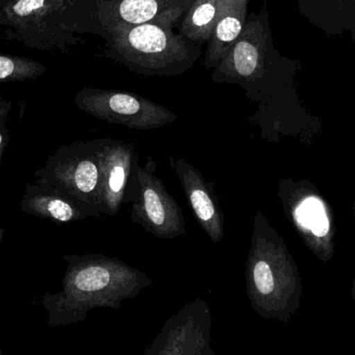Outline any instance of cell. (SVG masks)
I'll list each match as a JSON object with an SVG mask.
<instances>
[{"mask_svg": "<svg viewBox=\"0 0 355 355\" xmlns=\"http://www.w3.org/2000/svg\"><path fill=\"white\" fill-rule=\"evenodd\" d=\"M44 64L22 56L0 53V80L15 81L35 78L45 72Z\"/></svg>", "mask_w": 355, "mask_h": 355, "instance_id": "14", "label": "cell"}, {"mask_svg": "<svg viewBox=\"0 0 355 355\" xmlns=\"http://www.w3.org/2000/svg\"><path fill=\"white\" fill-rule=\"evenodd\" d=\"M170 166L176 173L200 227L213 243H220L225 236L223 214L213 186L184 158L170 157Z\"/></svg>", "mask_w": 355, "mask_h": 355, "instance_id": "9", "label": "cell"}, {"mask_svg": "<svg viewBox=\"0 0 355 355\" xmlns=\"http://www.w3.org/2000/svg\"><path fill=\"white\" fill-rule=\"evenodd\" d=\"M295 218L302 227L311 230L318 237H323L329 233V219L324 207L318 198L304 200L296 208Z\"/></svg>", "mask_w": 355, "mask_h": 355, "instance_id": "15", "label": "cell"}, {"mask_svg": "<svg viewBox=\"0 0 355 355\" xmlns=\"http://www.w3.org/2000/svg\"><path fill=\"white\" fill-rule=\"evenodd\" d=\"M212 329L210 306L196 298L164 323L141 355H215Z\"/></svg>", "mask_w": 355, "mask_h": 355, "instance_id": "7", "label": "cell"}, {"mask_svg": "<svg viewBox=\"0 0 355 355\" xmlns=\"http://www.w3.org/2000/svg\"><path fill=\"white\" fill-rule=\"evenodd\" d=\"M194 0H121L110 16L101 17L104 24H158L174 26L191 8Z\"/></svg>", "mask_w": 355, "mask_h": 355, "instance_id": "11", "label": "cell"}, {"mask_svg": "<svg viewBox=\"0 0 355 355\" xmlns=\"http://www.w3.org/2000/svg\"><path fill=\"white\" fill-rule=\"evenodd\" d=\"M157 164L147 157L145 166L137 162L125 202H132L131 220L158 239L170 240L186 234L181 207L156 176Z\"/></svg>", "mask_w": 355, "mask_h": 355, "instance_id": "4", "label": "cell"}, {"mask_svg": "<svg viewBox=\"0 0 355 355\" xmlns=\"http://www.w3.org/2000/svg\"><path fill=\"white\" fill-rule=\"evenodd\" d=\"M68 260L64 289L45 302L50 325L81 322L94 309L118 310L153 284L147 273L114 257L96 254Z\"/></svg>", "mask_w": 355, "mask_h": 355, "instance_id": "1", "label": "cell"}, {"mask_svg": "<svg viewBox=\"0 0 355 355\" xmlns=\"http://www.w3.org/2000/svg\"><path fill=\"white\" fill-rule=\"evenodd\" d=\"M52 184L89 212L104 214L100 139L64 147L52 162Z\"/></svg>", "mask_w": 355, "mask_h": 355, "instance_id": "5", "label": "cell"}, {"mask_svg": "<svg viewBox=\"0 0 355 355\" xmlns=\"http://www.w3.org/2000/svg\"><path fill=\"white\" fill-rule=\"evenodd\" d=\"M102 196L104 214L116 216L125 202L139 154L135 144L112 139H100Z\"/></svg>", "mask_w": 355, "mask_h": 355, "instance_id": "8", "label": "cell"}, {"mask_svg": "<svg viewBox=\"0 0 355 355\" xmlns=\"http://www.w3.org/2000/svg\"><path fill=\"white\" fill-rule=\"evenodd\" d=\"M266 39L260 22H248L215 68V80L241 83L254 78L264 62Z\"/></svg>", "mask_w": 355, "mask_h": 355, "instance_id": "10", "label": "cell"}, {"mask_svg": "<svg viewBox=\"0 0 355 355\" xmlns=\"http://www.w3.org/2000/svg\"><path fill=\"white\" fill-rule=\"evenodd\" d=\"M71 0H0L6 37L27 47L54 50L71 42L66 12Z\"/></svg>", "mask_w": 355, "mask_h": 355, "instance_id": "3", "label": "cell"}, {"mask_svg": "<svg viewBox=\"0 0 355 355\" xmlns=\"http://www.w3.org/2000/svg\"><path fill=\"white\" fill-rule=\"evenodd\" d=\"M112 48L121 62L135 72L149 75H177L196 60L183 37L173 27L158 24L106 25Z\"/></svg>", "mask_w": 355, "mask_h": 355, "instance_id": "2", "label": "cell"}, {"mask_svg": "<svg viewBox=\"0 0 355 355\" xmlns=\"http://www.w3.org/2000/svg\"><path fill=\"white\" fill-rule=\"evenodd\" d=\"M0 26H1V12H0Z\"/></svg>", "mask_w": 355, "mask_h": 355, "instance_id": "16", "label": "cell"}, {"mask_svg": "<svg viewBox=\"0 0 355 355\" xmlns=\"http://www.w3.org/2000/svg\"><path fill=\"white\" fill-rule=\"evenodd\" d=\"M80 110L110 124L133 130H153L177 120L172 110L137 94L85 89L76 96Z\"/></svg>", "mask_w": 355, "mask_h": 355, "instance_id": "6", "label": "cell"}, {"mask_svg": "<svg viewBox=\"0 0 355 355\" xmlns=\"http://www.w3.org/2000/svg\"><path fill=\"white\" fill-rule=\"evenodd\" d=\"M0 144H1V135H0Z\"/></svg>", "mask_w": 355, "mask_h": 355, "instance_id": "17", "label": "cell"}, {"mask_svg": "<svg viewBox=\"0 0 355 355\" xmlns=\"http://www.w3.org/2000/svg\"><path fill=\"white\" fill-rule=\"evenodd\" d=\"M248 0H223L212 37L209 41L205 66L215 69L243 29Z\"/></svg>", "mask_w": 355, "mask_h": 355, "instance_id": "12", "label": "cell"}, {"mask_svg": "<svg viewBox=\"0 0 355 355\" xmlns=\"http://www.w3.org/2000/svg\"><path fill=\"white\" fill-rule=\"evenodd\" d=\"M223 0H194L186 12L181 31L192 42L210 41Z\"/></svg>", "mask_w": 355, "mask_h": 355, "instance_id": "13", "label": "cell"}]
</instances>
